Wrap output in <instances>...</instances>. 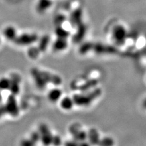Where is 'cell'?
<instances>
[{
  "label": "cell",
  "instance_id": "cell-18",
  "mask_svg": "<svg viewBox=\"0 0 146 146\" xmlns=\"http://www.w3.org/2000/svg\"><path fill=\"white\" fill-rule=\"evenodd\" d=\"M62 95V92L61 90L59 88H54L49 91L48 97L50 101L55 102L60 99Z\"/></svg>",
  "mask_w": 146,
  "mask_h": 146
},
{
  "label": "cell",
  "instance_id": "cell-1",
  "mask_svg": "<svg viewBox=\"0 0 146 146\" xmlns=\"http://www.w3.org/2000/svg\"><path fill=\"white\" fill-rule=\"evenodd\" d=\"M100 88H94L93 90L85 94H77L74 95L72 99L74 104L79 106H87L101 95Z\"/></svg>",
  "mask_w": 146,
  "mask_h": 146
},
{
  "label": "cell",
  "instance_id": "cell-20",
  "mask_svg": "<svg viewBox=\"0 0 146 146\" xmlns=\"http://www.w3.org/2000/svg\"><path fill=\"white\" fill-rule=\"evenodd\" d=\"M55 33H56L57 38L65 39H67L70 34V32L65 28H63L62 26H56V30H55Z\"/></svg>",
  "mask_w": 146,
  "mask_h": 146
},
{
  "label": "cell",
  "instance_id": "cell-9",
  "mask_svg": "<svg viewBox=\"0 0 146 146\" xmlns=\"http://www.w3.org/2000/svg\"><path fill=\"white\" fill-rule=\"evenodd\" d=\"M77 31L75 34L73 36V41L74 43H79L84 39L85 36L87 32V26L84 23H82L81 24L77 26Z\"/></svg>",
  "mask_w": 146,
  "mask_h": 146
},
{
  "label": "cell",
  "instance_id": "cell-5",
  "mask_svg": "<svg viewBox=\"0 0 146 146\" xmlns=\"http://www.w3.org/2000/svg\"><path fill=\"white\" fill-rule=\"evenodd\" d=\"M38 132L40 136V139L43 144L50 145L52 143L54 136L46 125L44 124H41L39 126Z\"/></svg>",
  "mask_w": 146,
  "mask_h": 146
},
{
  "label": "cell",
  "instance_id": "cell-21",
  "mask_svg": "<svg viewBox=\"0 0 146 146\" xmlns=\"http://www.w3.org/2000/svg\"><path fill=\"white\" fill-rule=\"evenodd\" d=\"M49 42H50V37L49 36L47 35H44L43 37L40 39L38 46L40 52H44L46 50Z\"/></svg>",
  "mask_w": 146,
  "mask_h": 146
},
{
  "label": "cell",
  "instance_id": "cell-17",
  "mask_svg": "<svg viewBox=\"0 0 146 146\" xmlns=\"http://www.w3.org/2000/svg\"><path fill=\"white\" fill-rule=\"evenodd\" d=\"M87 137L90 143L92 144H98L100 141L99 134L96 129H91L87 133Z\"/></svg>",
  "mask_w": 146,
  "mask_h": 146
},
{
  "label": "cell",
  "instance_id": "cell-29",
  "mask_svg": "<svg viewBox=\"0 0 146 146\" xmlns=\"http://www.w3.org/2000/svg\"><path fill=\"white\" fill-rule=\"evenodd\" d=\"M6 113H7L6 111L5 107H4V105L0 106V118H1Z\"/></svg>",
  "mask_w": 146,
  "mask_h": 146
},
{
  "label": "cell",
  "instance_id": "cell-24",
  "mask_svg": "<svg viewBox=\"0 0 146 146\" xmlns=\"http://www.w3.org/2000/svg\"><path fill=\"white\" fill-rule=\"evenodd\" d=\"M40 52V51L39 50L38 48L33 47V48H31L28 50V51H27V54H28V56L31 58L35 59L38 57Z\"/></svg>",
  "mask_w": 146,
  "mask_h": 146
},
{
  "label": "cell",
  "instance_id": "cell-15",
  "mask_svg": "<svg viewBox=\"0 0 146 146\" xmlns=\"http://www.w3.org/2000/svg\"><path fill=\"white\" fill-rule=\"evenodd\" d=\"M68 47L67 39L57 38L53 44V49L56 51H62Z\"/></svg>",
  "mask_w": 146,
  "mask_h": 146
},
{
  "label": "cell",
  "instance_id": "cell-19",
  "mask_svg": "<svg viewBox=\"0 0 146 146\" xmlns=\"http://www.w3.org/2000/svg\"><path fill=\"white\" fill-rule=\"evenodd\" d=\"M74 102L72 98L70 97L63 98L60 102V106L65 110H70L73 107Z\"/></svg>",
  "mask_w": 146,
  "mask_h": 146
},
{
  "label": "cell",
  "instance_id": "cell-11",
  "mask_svg": "<svg viewBox=\"0 0 146 146\" xmlns=\"http://www.w3.org/2000/svg\"><path fill=\"white\" fill-rule=\"evenodd\" d=\"M11 79V85L9 90L13 95H17L18 94L20 91V78L16 74H13Z\"/></svg>",
  "mask_w": 146,
  "mask_h": 146
},
{
  "label": "cell",
  "instance_id": "cell-14",
  "mask_svg": "<svg viewBox=\"0 0 146 146\" xmlns=\"http://www.w3.org/2000/svg\"><path fill=\"white\" fill-rule=\"evenodd\" d=\"M3 34L6 39L10 41H13V42H14V40L17 36V31L15 27H13L12 26H9L6 27L4 29Z\"/></svg>",
  "mask_w": 146,
  "mask_h": 146
},
{
  "label": "cell",
  "instance_id": "cell-10",
  "mask_svg": "<svg viewBox=\"0 0 146 146\" xmlns=\"http://www.w3.org/2000/svg\"><path fill=\"white\" fill-rule=\"evenodd\" d=\"M42 74L48 83H51L55 85H59L62 84V79L60 77L45 71H41Z\"/></svg>",
  "mask_w": 146,
  "mask_h": 146
},
{
  "label": "cell",
  "instance_id": "cell-27",
  "mask_svg": "<svg viewBox=\"0 0 146 146\" xmlns=\"http://www.w3.org/2000/svg\"><path fill=\"white\" fill-rule=\"evenodd\" d=\"M30 139L34 144H35L40 139V136L38 131H34L31 135Z\"/></svg>",
  "mask_w": 146,
  "mask_h": 146
},
{
  "label": "cell",
  "instance_id": "cell-12",
  "mask_svg": "<svg viewBox=\"0 0 146 146\" xmlns=\"http://www.w3.org/2000/svg\"><path fill=\"white\" fill-rule=\"evenodd\" d=\"M70 131L74 138L79 141H84L87 138V133L84 130H81L76 126H72L70 128Z\"/></svg>",
  "mask_w": 146,
  "mask_h": 146
},
{
  "label": "cell",
  "instance_id": "cell-2",
  "mask_svg": "<svg viewBox=\"0 0 146 146\" xmlns=\"http://www.w3.org/2000/svg\"><path fill=\"white\" fill-rule=\"evenodd\" d=\"M4 107H5L6 113L12 116L16 117L19 114V108H18L15 95L11 94L9 96Z\"/></svg>",
  "mask_w": 146,
  "mask_h": 146
},
{
  "label": "cell",
  "instance_id": "cell-16",
  "mask_svg": "<svg viewBox=\"0 0 146 146\" xmlns=\"http://www.w3.org/2000/svg\"><path fill=\"white\" fill-rule=\"evenodd\" d=\"M98 80L96 79H90L80 85L78 89L82 91H86L91 88H94L98 85Z\"/></svg>",
  "mask_w": 146,
  "mask_h": 146
},
{
  "label": "cell",
  "instance_id": "cell-13",
  "mask_svg": "<svg viewBox=\"0 0 146 146\" xmlns=\"http://www.w3.org/2000/svg\"><path fill=\"white\" fill-rule=\"evenodd\" d=\"M52 4L51 0H38L36 4V11L40 13H44L52 6Z\"/></svg>",
  "mask_w": 146,
  "mask_h": 146
},
{
  "label": "cell",
  "instance_id": "cell-31",
  "mask_svg": "<svg viewBox=\"0 0 146 146\" xmlns=\"http://www.w3.org/2000/svg\"><path fill=\"white\" fill-rule=\"evenodd\" d=\"M143 107L146 109V99H145L144 100V101H143Z\"/></svg>",
  "mask_w": 146,
  "mask_h": 146
},
{
  "label": "cell",
  "instance_id": "cell-26",
  "mask_svg": "<svg viewBox=\"0 0 146 146\" xmlns=\"http://www.w3.org/2000/svg\"><path fill=\"white\" fill-rule=\"evenodd\" d=\"M66 20V17L63 14H59L57 15L54 19V24L56 25V26H62V24Z\"/></svg>",
  "mask_w": 146,
  "mask_h": 146
},
{
  "label": "cell",
  "instance_id": "cell-8",
  "mask_svg": "<svg viewBox=\"0 0 146 146\" xmlns=\"http://www.w3.org/2000/svg\"><path fill=\"white\" fill-rule=\"evenodd\" d=\"M83 20V11L80 8H77L73 11L70 16V21L72 26L77 27L82 23Z\"/></svg>",
  "mask_w": 146,
  "mask_h": 146
},
{
  "label": "cell",
  "instance_id": "cell-6",
  "mask_svg": "<svg viewBox=\"0 0 146 146\" xmlns=\"http://www.w3.org/2000/svg\"><path fill=\"white\" fill-rule=\"evenodd\" d=\"M31 73L36 86L40 90L44 89L46 86L48 82L45 80L44 77L42 74L41 70L37 69V68H33L31 70Z\"/></svg>",
  "mask_w": 146,
  "mask_h": 146
},
{
  "label": "cell",
  "instance_id": "cell-25",
  "mask_svg": "<svg viewBox=\"0 0 146 146\" xmlns=\"http://www.w3.org/2000/svg\"><path fill=\"white\" fill-rule=\"evenodd\" d=\"M114 144H115V141L112 138H109V137H106V138H104L102 139H100L98 144L103 146H110L114 145Z\"/></svg>",
  "mask_w": 146,
  "mask_h": 146
},
{
  "label": "cell",
  "instance_id": "cell-23",
  "mask_svg": "<svg viewBox=\"0 0 146 146\" xmlns=\"http://www.w3.org/2000/svg\"><path fill=\"white\" fill-rule=\"evenodd\" d=\"M11 85V79L7 77H2L0 79V90H9Z\"/></svg>",
  "mask_w": 146,
  "mask_h": 146
},
{
  "label": "cell",
  "instance_id": "cell-22",
  "mask_svg": "<svg viewBox=\"0 0 146 146\" xmlns=\"http://www.w3.org/2000/svg\"><path fill=\"white\" fill-rule=\"evenodd\" d=\"M93 44V43L92 42H85L83 44H82L79 49V53L80 54L84 55L87 52L92 51Z\"/></svg>",
  "mask_w": 146,
  "mask_h": 146
},
{
  "label": "cell",
  "instance_id": "cell-3",
  "mask_svg": "<svg viewBox=\"0 0 146 146\" xmlns=\"http://www.w3.org/2000/svg\"><path fill=\"white\" fill-rule=\"evenodd\" d=\"M38 37L35 34H23L17 35L14 42L20 46H28L37 42Z\"/></svg>",
  "mask_w": 146,
  "mask_h": 146
},
{
  "label": "cell",
  "instance_id": "cell-28",
  "mask_svg": "<svg viewBox=\"0 0 146 146\" xmlns=\"http://www.w3.org/2000/svg\"><path fill=\"white\" fill-rule=\"evenodd\" d=\"M54 145H60L61 144V139L58 136H53L52 139V143Z\"/></svg>",
  "mask_w": 146,
  "mask_h": 146
},
{
  "label": "cell",
  "instance_id": "cell-30",
  "mask_svg": "<svg viewBox=\"0 0 146 146\" xmlns=\"http://www.w3.org/2000/svg\"><path fill=\"white\" fill-rule=\"evenodd\" d=\"M34 144L33 142H32V141L30 139L23 141L22 143H21V145H27V146H29V145H33Z\"/></svg>",
  "mask_w": 146,
  "mask_h": 146
},
{
  "label": "cell",
  "instance_id": "cell-32",
  "mask_svg": "<svg viewBox=\"0 0 146 146\" xmlns=\"http://www.w3.org/2000/svg\"><path fill=\"white\" fill-rule=\"evenodd\" d=\"M0 42H1V39H0Z\"/></svg>",
  "mask_w": 146,
  "mask_h": 146
},
{
  "label": "cell",
  "instance_id": "cell-7",
  "mask_svg": "<svg viewBox=\"0 0 146 146\" xmlns=\"http://www.w3.org/2000/svg\"><path fill=\"white\" fill-rule=\"evenodd\" d=\"M92 51L98 54H107L116 52V49L110 45H106L102 43H94Z\"/></svg>",
  "mask_w": 146,
  "mask_h": 146
},
{
  "label": "cell",
  "instance_id": "cell-4",
  "mask_svg": "<svg viewBox=\"0 0 146 146\" xmlns=\"http://www.w3.org/2000/svg\"><path fill=\"white\" fill-rule=\"evenodd\" d=\"M112 35L114 40L118 44L124 43L127 37V31L125 27L121 25H116L113 27Z\"/></svg>",
  "mask_w": 146,
  "mask_h": 146
}]
</instances>
